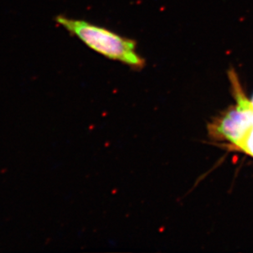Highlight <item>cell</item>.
<instances>
[{"mask_svg": "<svg viewBox=\"0 0 253 253\" xmlns=\"http://www.w3.org/2000/svg\"><path fill=\"white\" fill-rule=\"evenodd\" d=\"M56 22L86 45L109 59L123 62L134 69H142L145 62L137 53L136 42L110 30L83 20L57 16Z\"/></svg>", "mask_w": 253, "mask_h": 253, "instance_id": "cell-1", "label": "cell"}, {"mask_svg": "<svg viewBox=\"0 0 253 253\" xmlns=\"http://www.w3.org/2000/svg\"><path fill=\"white\" fill-rule=\"evenodd\" d=\"M250 102H251V104H252V106H253V98H252L251 100H250Z\"/></svg>", "mask_w": 253, "mask_h": 253, "instance_id": "cell-4", "label": "cell"}, {"mask_svg": "<svg viewBox=\"0 0 253 253\" xmlns=\"http://www.w3.org/2000/svg\"><path fill=\"white\" fill-rule=\"evenodd\" d=\"M229 79L236 98V107L227 111L211 125L210 132L215 139L228 141L237 148L253 126V108L244 94L239 77L234 69L229 70Z\"/></svg>", "mask_w": 253, "mask_h": 253, "instance_id": "cell-2", "label": "cell"}, {"mask_svg": "<svg viewBox=\"0 0 253 253\" xmlns=\"http://www.w3.org/2000/svg\"><path fill=\"white\" fill-rule=\"evenodd\" d=\"M237 148L253 157V126L249 129Z\"/></svg>", "mask_w": 253, "mask_h": 253, "instance_id": "cell-3", "label": "cell"}]
</instances>
